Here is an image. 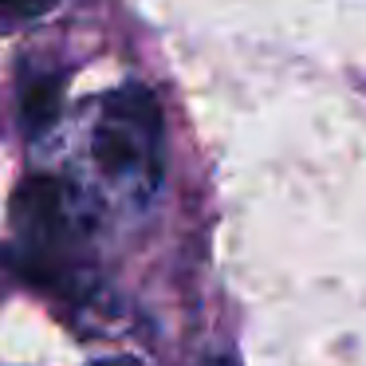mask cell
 <instances>
[{
    "mask_svg": "<svg viewBox=\"0 0 366 366\" xmlns=\"http://www.w3.org/2000/svg\"><path fill=\"white\" fill-rule=\"evenodd\" d=\"M12 244L4 260L12 272L40 287H67L79 264L83 221L71 185L59 177H28L12 197Z\"/></svg>",
    "mask_w": 366,
    "mask_h": 366,
    "instance_id": "cell-1",
    "label": "cell"
},
{
    "mask_svg": "<svg viewBox=\"0 0 366 366\" xmlns=\"http://www.w3.org/2000/svg\"><path fill=\"white\" fill-rule=\"evenodd\" d=\"M99 169L114 182L154 185L162 177V111L158 99L138 83L107 95L91 138Z\"/></svg>",
    "mask_w": 366,
    "mask_h": 366,
    "instance_id": "cell-2",
    "label": "cell"
},
{
    "mask_svg": "<svg viewBox=\"0 0 366 366\" xmlns=\"http://www.w3.org/2000/svg\"><path fill=\"white\" fill-rule=\"evenodd\" d=\"M59 99H64V79L59 75H40L24 87V99H20V114H24L28 134H40L56 122L59 114Z\"/></svg>",
    "mask_w": 366,
    "mask_h": 366,
    "instance_id": "cell-3",
    "label": "cell"
},
{
    "mask_svg": "<svg viewBox=\"0 0 366 366\" xmlns=\"http://www.w3.org/2000/svg\"><path fill=\"white\" fill-rule=\"evenodd\" d=\"M56 0H0V32H16L20 24H32Z\"/></svg>",
    "mask_w": 366,
    "mask_h": 366,
    "instance_id": "cell-4",
    "label": "cell"
}]
</instances>
